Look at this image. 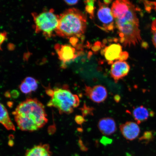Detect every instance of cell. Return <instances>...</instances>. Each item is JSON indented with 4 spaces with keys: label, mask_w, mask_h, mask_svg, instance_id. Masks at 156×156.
<instances>
[{
    "label": "cell",
    "mask_w": 156,
    "mask_h": 156,
    "mask_svg": "<svg viewBox=\"0 0 156 156\" xmlns=\"http://www.w3.org/2000/svg\"><path fill=\"white\" fill-rule=\"evenodd\" d=\"M136 9L129 1L118 0L112 4V13L119 40L124 46H135L141 41Z\"/></svg>",
    "instance_id": "obj_1"
},
{
    "label": "cell",
    "mask_w": 156,
    "mask_h": 156,
    "mask_svg": "<svg viewBox=\"0 0 156 156\" xmlns=\"http://www.w3.org/2000/svg\"><path fill=\"white\" fill-rule=\"evenodd\" d=\"M12 114L19 128L23 131L34 132L48 122L43 104L36 98H27L17 106Z\"/></svg>",
    "instance_id": "obj_2"
},
{
    "label": "cell",
    "mask_w": 156,
    "mask_h": 156,
    "mask_svg": "<svg viewBox=\"0 0 156 156\" xmlns=\"http://www.w3.org/2000/svg\"><path fill=\"white\" fill-rule=\"evenodd\" d=\"M86 16L79 9L66 10L59 16V22L56 34L63 38L81 37L87 27Z\"/></svg>",
    "instance_id": "obj_3"
},
{
    "label": "cell",
    "mask_w": 156,
    "mask_h": 156,
    "mask_svg": "<svg viewBox=\"0 0 156 156\" xmlns=\"http://www.w3.org/2000/svg\"><path fill=\"white\" fill-rule=\"evenodd\" d=\"M45 89L46 94L50 97L47 106L57 109L60 114H71L79 106V97L73 94L67 85L53 88L48 87Z\"/></svg>",
    "instance_id": "obj_4"
},
{
    "label": "cell",
    "mask_w": 156,
    "mask_h": 156,
    "mask_svg": "<svg viewBox=\"0 0 156 156\" xmlns=\"http://www.w3.org/2000/svg\"><path fill=\"white\" fill-rule=\"evenodd\" d=\"M32 16L37 34H41L46 39L51 38L56 34L59 16L55 13L53 9H45L40 13L33 12Z\"/></svg>",
    "instance_id": "obj_5"
},
{
    "label": "cell",
    "mask_w": 156,
    "mask_h": 156,
    "mask_svg": "<svg viewBox=\"0 0 156 156\" xmlns=\"http://www.w3.org/2000/svg\"><path fill=\"white\" fill-rule=\"evenodd\" d=\"M98 4L99 8L97 15L102 25L100 28L106 32H112L115 28V25L112 10L108 5L100 1L98 2Z\"/></svg>",
    "instance_id": "obj_6"
},
{
    "label": "cell",
    "mask_w": 156,
    "mask_h": 156,
    "mask_svg": "<svg viewBox=\"0 0 156 156\" xmlns=\"http://www.w3.org/2000/svg\"><path fill=\"white\" fill-rule=\"evenodd\" d=\"M55 50L58 55V58L62 62V67H66V64L76 58L79 53H77L76 49L69 44H56Z\"/></svg>",
    "instance_id": "obj_7"
},
{
    "label": "cell",
    "mask_w": 156,
    "mask_h": 156,
    "mask_svg": "<svg viewBox=\"0 0 156 156\" xmlns=\"http://www.w3.org/2000/svg\"><path fill=\"white\" fill-rule=\"evenodd\" d=\"M85 94L93 102L101 103L104 102L107 97L106 88L101 85H97L93 87L86 86Z\"/></svg>",
    "instance_id": "obj_8"
},
{
    "label": "cell",
    "mask_w": 156,
    "mask_h": 156,
    "mask_svg": "<svg viewBox=\"0 0 156 156\" xmlns=\"http://www.w3.org/2000/svg\"><path fill=\"white\" fill-rule=\"evenodd\" d=\"M130 69V66L126 62L119 60L115 62L111 67L110 72L111 77L115 82L117 83L128 75Z\"/></svg>",
    "instance_id": "obj_9"
},
{
    "label": "cell",
    "mask_w": 156,
    "mask_h": 156,
    "mask_svg": "<svg viewBox=\"0 0 156 156\" xmlns=\"http://www.w3.org/2000/svg\"><path fill=\"white\" fill-rule=\"evenodd\" d=\"M120 129L124 137L130 141L136 139L139 136L140 132L138 124L133 122H126L121 125Z\"/></svg>",
    "instance_id": "obj_10"
},
{
    "label": "cell",
    "mask_w": 156,
    "mask_h": 156,
    "mask_svg": "<svg viewBox=\"0 0 156 156\" xmlns=\"http://www.w3.org/2000/svg\"><path fill=\"white\" fill-rule=\"evenodd\" d=\"M122 46L119 44H112L105 47L102 54L109 64H112L114 61L119 60L122 53Z\"/></svg>",
    "instance_id": "obj_11"
},
{
    "label": "cell",
    "mask_w": 156,
    "mask_h": 156,
    "mask_svg": "<svg viewBox=\"0 0 156 156\" xmlns=\"http://www.w3.org/2000/svg\"><path fill=\"white\" fill-rule=\"evenodd\" d=\"M98 127L101 133L105 136L112 135L116 130L115 122L114 119L109 117L101 119L98 122Z\"/></svg>",
    "instance_id": "obj_12"
},
{
    "label": "cell",
    "mask_w": 156,
    "mask_h": 156,
    "mask_svg": "<svg viewBox=\"0 0 156 156\" xmlns=\"http://www.w3.org/2000/svg\"><path fill=\"white\" fill-rule=\"evenodd\" d=\"M49 145L41 144L35 145L26 151L23 156H51Z\"/></svg>",
    "instance_id": "obj_13"
},
{
    "label": "cell",
    "mask_w": 156,
    "mask_h": 156,
    "mask_svg": "<svg viewBox=\"0 0 156 156\" xmlns=\"http://www.w3.org/2000/svg\"><path fill=\"white\" fill-rule=\"evenodd\" d=\"M133 116L138 124L146 121L150 117L153 116V112H150L146 107L141 106L134 108Z\"/></svg>",
    "instance_id": "obj_14"
},
{
    "label": "cell",
    "mask_w": 156,
    "mask_h": 156,
    "mask_svg": "<svg viewBox=\"0 0 156 156\" xmlns=\"http://www.w3.org/2000/svg\"><path fill=\"white\" fill-rule=\"evenodd\" d=\"M0 123L7 130L15 131L16 129L14 124L10 118L7 109L0 103Z\"/></svg>",
    "instance_id": "obj_15"
},
{
    "label": "cell",
    "mask_w": 156,
    "mask_h": 156,
    "mask_svg": "<svg viewBox=\"0 0 156 156\" xmlns=\"http://www.w3.org/2000/svg\"><path fill=\"white\" fill-rule=\"evenodd\" d=\"M94 1H86L84 2L86 4L85 10L88 13L91 19L94 17Z\"/></svg>",
    "instance_id": "obj_16"
},
{
    "label": "cell",
    "mask_w": 156,
    "mask_h": 156,
    "mask_svg": "<svg viewBox=\"0 0 156 156\" xmlns=\"http://www.w3.org/2000/svg\"><path fill=\"white\" fill-rule=\"evenodd\" d=\"M24 81L30 87L32 91H36L38 87V81L34 78L31 77L25 78Z\"/></svg>",
    "instance_id": "obj_17"
},
{
    "label": "cell",
    "mask_w": 156,
    "mask_h": 156,
    "mask_svg": "<svg viewBox=\"0 0 156 156\" xmlns=\"http://www.w3.org/2000/svg\"><path fill=\"white\" fill-rule=\"evenodd\" d=\"M19 88L21 92L25 94H29L32 91L29 86L24 80L20 85Z\"/></svg>",
    "instance_id": "obj_18"
},
{
    "label": "cell",
    "mask_w": 156,
    "mask_h": 156,
    "mask_svg": "<svg viewBox=\"0 0 156 156\" xmlns=\"http://www.w3.org/2000/svg\"><path fill=\"white\" fill-rule=\"evenodd\" d=\"M153 134L151 131H146L144 133L143 135L140 138V140L142 141L148 142L153 139Z\"/></svg>",
    "instance_id": "obj_19"
},
{
    "label": "cell",
    "mask_w": 156,
    "mask_h": 156,
    "mask_svg": "<svg viewBox=\"0 0 156 156\" xmlns=\"http://www.w3.org/2000/svg\"><path fill=\"white\" fill-rule=\"evenodd\" d=\"M81 110L83 117L87 116L88 114H90L93 112L92 108L87 107L85 105L84 106L83 108H81Z\"/></svg>",
    "instance_id": "obj_20"
},
{
    "label": "cell",
    "mask_w": 156,
    "mask_h": 156,
    "mask_svg": "<svg viewBox=\"0 0 156 156\" xmlns=\"http://www.w3.org/2000/svg\"><path fill=\"white\" fill-rule=\"evenodd\" d=\"M7 33L5 32L0 33V50L1 49V46L7 40Z\"/></svg>",
    "instance_id": "obj_21"
},
{
    "label": "cell",
    "mask_w": 156,
    "mask_h": 156,
    "mask_svg": "<svg viewBox=\"0 0 156 156\" xmlns=\"http://www.w3.org/2000/svg\"><path fill=\"white\" fill-rule=\"evenodd\" d=\"M129 56V54L127 52H122L120 56L119 60L121 61H124L127 59Z\"/></svg>",
    "instance_id": "obj_22"
},
{
    "label": "cell",
    "mask_w": 156,
    "mask_h": 156,
    "mask_svg": "<svg viewBox=\"0 0 156 156\" xmlns=\"http://www.w3.org/2000/svg\"><path fill=\"white\" fill-rule=\"evenodd\" d=\"M75 120L76 122L79 124H82L85 121L83 117L80 115L76 116Z\"/></svg>",
    "instance_id": "obj_23"
},
{
    "label": "cell",
    "mask_w": 156,
    "mask_h": 156,
    "mask_svg": "<svg viewBox=\"0 0 156 156\" xmlns=\"http://www.w3.org/2000/svg\"><path fill=\"white\" fill-rule=\"evenodd\" d=\"M67 5H75L79 2V1H64Z\"/></svg>",
    "instance_id": "obj_24"
},
{
    "label": "cell",
    "mask_w": 156,
    "mask_h": 156,
    "mask_svg": "<svg viewBox=\"0 0 156 156\" xmlns=\"http://www.w3.org/2000/svg\"><path fill=\"white\" fill-rule=\"evenodd\" d=\"M101 46V43H99V42H98L97 43L95 44L94 46L93 47V50L95 51H97L99 50Z\"/></svg>",
    "instance_id": "obj_25"
},
{
    "label": "cell",
    "mask_w": 156,
    "mask_h": 156,
    "mask_svg": "<svg viewBox=\"0 0 156 156\" xmlns=\"http://www.w3.org/2000/svg\"><path fill=\"white\" fill-rule=\"evenodd\" d=\"M153 42L154 45L156 48V30H153Z\"/></svg>",
    "instance_id": "obj_26"
},
{
    "label": "cell",
    "mask_w": 156,
    "mask_h": 156,
    "mask_svg": "<svg viewBox=\"0 0 156 156\" xmlns=\"http://www.w3.org/2000/svg\"><path fill=\"white\" fill-rule=\"evenodd\" d=\"M151 28L153 30H156V19L152 23Z\"/></svg>",
    "instance_id": "obj_27"
},
{
    "label": "cell",
    "mask_w": 156,
    "mask_h": 156,
    "mask_svg": "<svg viewBox=\"0 0 156 156\" xmlns=\"http://www.w3.org/2000/svg\"><path fill=\"white\" fill-rule=\"evenodd\" d=\"M112 2V1H108V0H106V1H103V2H104V4H105V5H109L110 4L111 2Z\"/></svg>",
    "instance_id": "obj_28"
},
{
    "label": "cell",
    "mask_w": 156,
    "mask_h": 156,
    "mask_svg": "<svg viewBox=\"0 0 156 156\" xmlns=\"http://www.w3.org/2000/svg\"><path fill=\"white\" fill-rule=\"evenodd\" d=\"M120 99V98L119 96H118V95H116L115 97V100L116 101V102H119V101Z\"/></svg>",
    "instance_id": "obj_29"
}]
</instances>
